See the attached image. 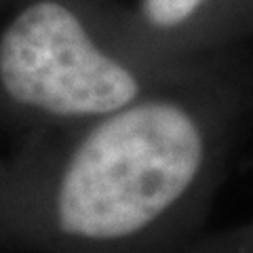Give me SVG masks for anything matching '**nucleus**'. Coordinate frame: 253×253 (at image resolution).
<instances>
[{
  "mask_svg": "<svg viewBox=\"0 0 253 253\" xmlns=\"http://www.w3.org/2000/svg\"><path fill=\"white\" fill-rule=\"evenodd\" d=\"M0 253H11V251H4V249H0Z\"/></svg>",
  "mask_w": 253,
  "mask_h": 253,
  "instance_id": "nucleus-5",
  "label": "nucleus"
},
{
  "mask_svg": "<svg viewBox=\"0 0 253 253\" xmlns=\"http://www.w3.org/2000/svg\"><path fill=\"white\" fill-rule=\"evenodd\" d=\"M179 253H253V219L215 232H201Z\"/></svg>",
  "mask_w": 253,
  "mask_h": 253,
  "instance_id": "nucleus-4",
  "label": "nucleus"
},
{
  "mask_svg": "<svg viewBox=\"0 0 253 253\" xmlns=\"http://www.w3.org/2000/svg\"><path fill=\"white\" fill-rule=\"evenodd\" d=\"M251 123L253 66L232 53L97 121L26 133L0 156V249L179 253Z\"/></svg>",
  "mask_w": 253,
  "mask_h": 253,
  "instance_id": "nucleus-1",
  "label": "nucleus"
},
{
  "mask_svg": "<svg viewBox=\"0 0 253 253\" xmlns=\"http://www.w3.org/2000/svg\"><path fill=\"white\" fill-rule=\"evenodd\" d=\"M217 59L177 68L141 55L116 0H23L0 30V118L23 133L72 129Z\"/></svg>",
  "mask_w": 253,
  "mask_h": 253,
  "instance_id": "nucleus-2",
  "label": "nucleus"
},
{
  "mask_svg": "<svg viewBox=\"0 0 253 253\" xmlns=\"http://www.w3.org/2000/svg\"><path fill=\"white\" fill-rule=\"evenodd\" d=\"M121 32L141 55L190 68L239 53L253 36V0H135L118 2Z\"/></svg>",
  "mask_w": 253,
  "mask_h": 253,
  "instance_id": "nucleus-3",
  "label": "nucleus"
},
{
  "mask_svg": "<svg viewBox=\"0 0 253 253\" xmlns=\"http://www.w3.org/2000/svg\"><path fill=\"white\" fill-rule=\"evenodd\" d=\"M2 2H6V0H0V4H2Z\"/></svg>",
  "mask_w": 253,
  "mask_h": 253,
  "instance_id": "nucleus-6",
  "label": "nucleus"
}]
</instances>
